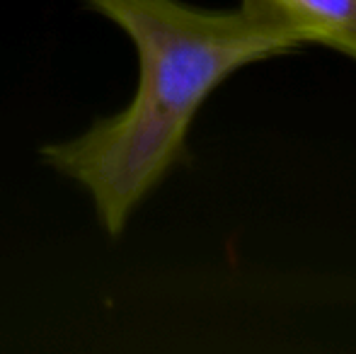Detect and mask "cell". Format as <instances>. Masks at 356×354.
Listing matches in <instances>:
<instances>
[{"mask_svg":"<svg viewBox=\"0 0 356 354\" xmlns=\"http://www.w3.org/2000/svg\"><path fill=\"white\" fill-rule=\"evenodd\" d=\"M112 19L138 54V90L127 109L71 141L42 148L75 179L109 236H119L145 194L182 158L189 124L233 71L305 47L310 34L274 0L202 10L182 0H83Z\"/></svg>","mask_w":356,"mask_h":354,"instance_id":"1","label":"cell"},{"mask_svg":"<svg viewBox=\"0 0 356 354\" xmlns=\"http://www.w3.org/2000/svg\"><path fill=\"white\" fill-rule=\"evenodd\" d=\"M305 32L310 42L330 47L356 61V0H274Z\"/></svg>","mask_w":356,"mask_h":354,"instance_id":"2","label":"cell"}]
</instances>
